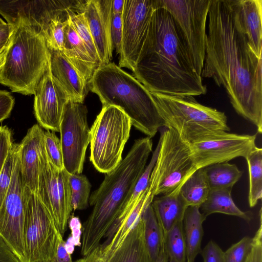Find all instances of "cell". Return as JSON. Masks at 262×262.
<instances>
[{"label": "cell", "mask_w": 262, "mask_h": 262, "mask_svg": "<svg viewBox=\"0 0 262 262\" xmlns=\"http://www.w3.org/2000/svg\"><path fill=\"white\" fill-rule=\"evenodd\" d=\"M262 58L235 26L228 0H211L201 77L226 90L236 112L262 133Z\"/></svg>", "instance_id": "cell-1"}, {"label": "cell", "mask_w": 262, "mask_h": 262, "mask_svg": "<svg viewBox=\"0 0 262 262\" xmlns=\"http://www.w3.org/2000/svg\"><path fill=\"white\" fill-rule=\"evenodd\" d=\"M133 73L151 93L194 96L207 92L172 17L160 6L153 13Z\"/></svg>", "instance_id": "cell-2"}, {"label": "cell", "mask_w": 262, "mask_h": 262, "mask_svg": "<svg viewBox=\"0 0 262 262\" xmlns=\"http://www.w3.org/2000/svg\"><path fill=\"white\" fill-rule=\"evenodd\" d=\"M146 137L136 140L124 159L105 173L100 186L89 198L92 211L82 230L81 253L84 256L98 247L130 196L152 151Z\"/></svg>", "instance_id": "cell-3"}, {"label": "cell", "mask_w": 262, "mask_h": 262, "mask_svg": "<svg viewBox=\"0 0 262 262\" xmlns=\"http://www.w3.org/2000/svg\"><path fill=\"white\" fill-rule=\"evenodd\" d=\"M89 89L102 106L122 110L132 125L151 138L165 123L149 92L136 78L114 62L98 67L89 82Z\"/></svg>", "instance_id": "cell-4"}, {"label": "cell", "mask_w": 262, "mask_h": 262, "mask_svg": "<svg viewBox=\"0 0 262 262\" xmlns=\"http://www.w3.org/2000/svg\"><path fill=\"white\" fill-rule=\"evenodd\" d=\"M10 23L14 28L4 52L0 83L13 92L33 95L49 59L46 41L26 18L17 15Z\"/></svg>", "instance_id": "cell-5"}, {"label": "cell", "mask_w": 262, "mask_h": 262, "mask_svg": "<svg viewBox=\"0 0 262 262\" xmlns=\"http://www.w3.org/2000/svg\"><path fill=\"white\" fill-rule=\"evenodd\" d=\"M151 94L165 127L174 129L189 144L214 132L230 130L224 112L200 104L193 96Z\"/></svg>", "instance_id": "cell-6"}, {"label": "cell", "mask_w": 262, "mask_h": 262, "mask_svg": "<svg viewBox=\"0 0 262 262\" xmlns=\"http://www.w3.org/2000/svg\"><path fill=\"white\" fill-rule=\"evenodd\" d=\"M132 126L130 118L120 108L102 106L90 133V159L98 171L106 173L122 161Z\"/></svg>", "instance_id": "cell-7"}, {"label": "cell", "mask_w": 262, "mask_h": 262, "mask_svg": "<svg viewBox=\"0 0 262 262\" xmlns=\"http://www.w3.org/2000/svg\"><path fill=\"white\" fill-rule=\"evenodd\" d=\"M159 139L160 149L149 182L155 196L180 190L198 169L189 143L174 129L166 127Z\"/></svg>", "instance_id": "cell-8"}, {"label": "cell", "mask_w": 262, "mask_h": 262, "mask_svg": "<svg viewBox=\"0 0 262 262\" xmlns=\"http://www.w3.org/2000/svg\"><path fill=\"white\" fill-rule=\"evenodd\" d=\"M24 192L25 262H53L63 236L37 194L25 184Z\"/></svg>", "instance_id": "cell-9"}, {"label": "cell", "mask_w": 262, "mask_h": 262, "mask_svg": "<svg viewBox=\"0 0 262 262\" xmlns=\"http://www.w3.org/2000/svg\"><path fill=\"white\" fill-rule=\"evenodd\" d=\"M210 3L211 0H160V6L172 17L194 68L200 75L205 60Z\"/></svg>", "instance_id": "cell-10"}, {"label": "cell", "mask_w": 262, "mask_h": 262, "mask_svg": "<svg viewBox=\"0 0 262 262\" xmlns=\"http://www.w3.org/2000/svg\"><path fill=\"white\" fill-rule=\"evenodd\" d=\"M69 173L57 169L50 161L44 141L40 155V166L36 194L53 219L63 236L73 208Z\"/></svg>", "instance_id": "cell-11"}, {"label": "cell", "mask_w": 262, "mask_h": 262, "mask_svg": "<svg viewBox=\"0 0 262 262\" xmlns=\"http://www.w3.org/2000/svg\"><path fill=\"white\" fill-rule=\"evenodd\" d=\"M159 0H125L122 13V37L119 65L133 72L148 36Z\"/></svg>", "instance_id": "cell-12"}, {"label": "cell", "mask_w": 262, "mask_h": 262, "mask_svg": "<svg viewBox=\"0 0 262 262\" xmlns=\"http://www.w3.org/2000/svg\"><path fill=\"white\" fill-rule=\"evenodd\" d=\"M88 109L83 103L69 100L59 128L64 169L69 174H80L90 143Z\"/></svg>", "instance_id": "cell-13"}, {"label": "cell", "mask_w": 262, "mask_h": 262, "mask_svg": "<svg viewBox=\"0 0 262 262\" xmlns=\"http://www.w3.org/2000/svg\"><path fill=\"white\" fill-rule=\"evenodd\" d=\"M24 189L17 156L9 188L0 207V236L20 262L26 260L23 240L26 209Z\"/></svg>", "instance_id": "cell-14"}, {"label": "cell", "mask_w": 262, "mask_h": 262, "mask_svg": "<svg viewBox=\"0 0 262 262\" xmlns=\"http://www.w3.org/2000/svg\"><path fill=\"white\" fill-rule=\"evenodd\" d=\"M256 134L239 135L219 131L189 144L194 162L199 169L237 157L246 158L256 147Z\"/></svg>", "instance_id": "cell-15"}, {"label": "cell", "mask_w": 262, "mask_h": 262, "mask_svg": "<svg viewBox=\"0 0 262 262\" xmlns=\"http://www.w3.org/2000/svg\"><path fill=\"white\" fill-rule=\"evenodd\" d=\"M34 95V114L39 125L46 130L59 132L63 111L71 98L53 75L50 57L47 69L36 87Z\"/></svg>", "instance_id": "cell-16"}, {"label": "cell", "mask_w": 262, "mask_h": 262, "mask_svg": "<svg viewBox=\"0 0 262 262\" xmlns=\"http://www.w3.org/2000/svg\"><path fill=\"white\" fill-rule=\"evenodd\" d=\"M83 13L97 50L99 66L107 64L111 62L114 50L111 35L112 0L86 1Z\"/></svg>", "instance_id": "cell-17"}, {"label": "cell", "mask_w": 262, "mask_h": 262, "mask_svg": "<svg viewBox=\"0 0 262 262\" xmlns=\"http://www.w3.org/2000/svg\"><path fill=\"white\" fill-rule=\"evenodd\" d=\"M228 1L235 26L256 56L262 58V0Z\"/></svg>", "instance_id": "cell-18"}, {"label": "cell", "mask_w": 262, "mask_h": 262, "mask_svg": "<svg viewBox=\"0 0 262 262\" xmlns=\"http://www.w3.org/2000/svg\"><path fill=\"white\" fill-rule=\"evenodd\" d=\"M44 130L35 124L18 145V157L25 186L36 193L40 166V155L43 145Z\"/></svg>", "instance_id": "cell-19"}, {"label": "cell", "mask_w": 262, "mask_h": 262, "mask_svg": "<svg viewBox=\"0 0 262 262\" xmlns=\"http://www.w3.org/2000/svg\"><path fill=\"white\" fill-rule=\"evenodd\" d=\"M49 50L51 72L70 96L71 100L83 103L89 90V82L60 51Z\"/></svg>", "instance_id": "cell-20"}, {"label": "cell", "mask_w": 262, "mask_h": 262, "mask_svg": "<svg viewBox=\"0 0 262 262\" xmlns=\"http://www.w3.org/2000/svg\"><path fill=\"white\" fill-rule=\"evenodd\" d=\"M64 31V41L61 52L83 79L89 82L97 67L90 57L69 17L66 21Z\"/></svg>", "instance_id": "cell-21"}, {"label": "cell", "mask_w": 262, "mask_h": 262, "mask_svg": "<svg viewBox=\"0 0 262 262\" xmlns=\"http://www.w3.org/2000/svg\"><path fill=\"white\" fill-rule=\"evenodd\" d=\"M179 191L154 198L151 203L163 236L177 224L183 222L188 207Z\"/></svg>", "instance_id": "cell-22"}, {"label": "cell", "mask_w": 262, "mask_h": 262, "mask_svg": "<svg viewBox=\"0 0 262 262\" xmlns=\"http://www.w3.org/2000/svg\"><path fill=\"white\" fill-rule=\"evenodd\" d=\"M107 262H152L145 243L142 216L121 245L108 256Z\"/></svg>", "instance_id": "cell-23"}, {"label": "cell", "mask_w": 262, "mask_h": 262, "mask_svg": "<svg viewBox=\"0 0 262 262\" xmlns=\"http://www.w3.org/2000/svg\"><path fill=\"white\" fill-rule=\"evenodd\" d=\"M206 219L198 207L189 206L186 209L183 229L186 247V262H194L196 256L201 252L204 234L203 223Z\"/></svg>", "instance_id": "cell-24"}, {"label": "cell", "mask_w": 262, "mask_h": 262, "mask_svg": "<svg viewBox=\"0 0 262 262\" xmlns=\"http://www.w3.org/2000/svg\"><path fill=\"white\" fill-rule=\"evenodd\" d=\"M232 189H210L206 200L200 207L201 212L205 217L212 213H220L237 216L247 222H250L251 213L243 211L235 205L231 196Z\"/></svg>", "instance_id": "cell-25"}, {"label": "cell", "mask_w": 262, "mask_h": 262, "mask_svg": "<svg viewBox=\"0 0 262 262\" xmlns=\"http://www.w3.org/2000/svg\"><path fill=\"white\" fill-rule=\"evenodd\" d=\"M210 189H232L242 176L235 164L228 162L211 164L203 168Z\"/></svg>", "instance_id": "cell-26"}, {"label": "cell", "mask_w": 262, "mask_h": 262, "mask_svg": "<svg viewBox=\"0 0 262 262\" xmlns=\"http://www.w3.org/2000/svg\"><path fill=\"white\" fill-rule=\"evenodd\" d=\"M210 190L203 168L195 170L180 189V193L188 206L200 207L206 200Z\"/></svg>", "instance_id": "cell-27"}, {"label": "cell", "mask_w": 262, "mask_h": 262, "mask_svg": "<svg viewBox=\"0 0 262 262\" xmlns=\"http://www.w3.org/2000/svg\"><path fill=\"white\" fill-rule=\"evenodd\" d=\"M245 159L249 171L248 202L253 207L262 198V149L256 146Z\"/></svg>", "instance_id": "cell-28"}, {"label": "cell", "mask_w": 262, "mask_h": 262, "mask_svg": "<svg viewBox=\"0 0 262 262\" xmlns=\"http://www.w3.org/2000/svg\"><path fill=\"white\" fill-rule=\"evenodd\" d=\"M142 217L144 224L145 243L154 262L157 258L163 240V235L151 204L144 211Z\"/></svg>", "instance_id": "cell-29"}, {"label": "cell", "mask_w": 262, "mask_h": 262, "mask_svg": "<svg viewBox=\"0 0 262 262\" xmlns=\"http://www.w3.org/2000/svg\"><path fill=\"white\" fill-rule=\"evenodd\" d=\"M165 249L169 259L186 262L187 253L183 234V222L172 227L163 236Z\"/></svg>", "instance_id": "cell-30"}, {"label": "cell", "mask_w": 262, "mask_h": 262, "mask_svg": "<svg viewBox=\"0 0 262 262\" xmlns=\"http://www.w3.org/2000/svg\"><path fill=\"white\" fill-rule=\"evenodd\" d=\"M69 17L74 29L84 43L90 57L98 68L99 66L98 53L84 13H73Z\"/></svg>", "instance_id": "cell-31"}, {"label": "cell", "mask_w": 262, "mask_h": 262, "mask_svg": "<svg viewBox=\"0 0 262 262\" xmlns=\"http://www.w3.org/2000/svg\"><path fill=\"white\" fill-rule=\"evenodd\" d=\"M160 146V140L159 139L149 164L146 166L143 173L137 181L130 196L122 210V211L126 212L132 210L141 195L148 187L151 173L157 159Z\"/></svg>", "instance_id": "cell-32"}, {"label": "cell", "mask_w": 262, "mask_h": 262, "mask_svg": "<svg viewBox=\"0 0 262 262\" xmlns=\"http://www.w3.org/2000/svg\"><path fill=\"white\" fill-rule=\"evenodd\" d=\"M66 21L59 19L53 20L43 31L42 34L45 37L48 49L62 51Z\"/></svg>", "instance_id": "cell-33"}, {"label": "cell", "mask_w": 262, "mask_h": 262, "mask_svg": "<svg viewBox=\"0 0 262 262\" xmlns=\"http://www.w3.org/2000/svg\"><path fill=\"white\" fill-rule=\"evenodd\" d=\"M18 144L13 143L0 173V207L9 188L18 156Z\"/></svg>", "instance_id": "cell-34"}, {"label": "cell", "mask_w": 262, "mask_h": 262, "mask_svg": "<svg viewBox=\"0 0 262 262\" xmlns=\"http://www.w3.org/2000/svg\"><path fill=\"white\" fill-rule=\"evenodd\" d=\"M43 141L48 157L50 162L58 169H64L62 147L60 139L54 132L44 131Z\"/></svg>", "instance_id": "cell-35"}, {"label": "cell", "mask_w": 262, "mask_h": 262, "mask_svg": "<svg viewBox=\"0 0 262 262\" xmlns=\"http://www.w3.org/2000/svg\"><path fill=\"white\" fill-rule=\"evenodd\" d=\"M252 238L245 236L224 253V262H245L252 245Z\"/></svg>", "instance_id": "cell-36"}, {"label": "cell", "mask_w": 262, "mask_h": 262, "mask_svg": "<svg viewBox=\"0 0 262 262\" xmlns=\"http://www.w3.org/2000/svg\"><path fill=\"white\" fill-rule=\"evenodd\" d=\"M259 227L252 237V245L245 262H262L261 209L259 211Z\"/></svg>", "instance_id": "cell-37"}, {"label": "cell", "mask_w": 262, "mask_h": 262, "mask_svg": "<svg viewBox=\"0 0 262 262\" xmlns=\"http://www.w3.org/2000/svg\"><path fill=\"white\" fill-rule=\"evenodd\" d=\"M111 35L113 49H115L117 54L120 51L122 37V14H112Z\"/></svg>", "instance_id": "cell-38"}, {"label": "cell", "mask_w": 262, "mask_h": 262, "mask_svg": "<svg viewBox=\"0 0 262 262\" xmlns=\"http://www.w3.org/2000/svg\"><path fill=\"white\" fill-rule=\"evenodd\" d=\"M13 144L11 129L6 125L0 126V173Z\"/></svg>", "instance_id": "cell-39"}, {"label": "cell", "mask_w": 262, "mask_h": 262, "mask_svg": "<svg viewBox=\"0 0 262 262\" xmlns=\"http://www.w3.org/2000/svg\"><path fill=\"white\" fill-rule=\"evenodd\" d=\"M224 252L213 241H210L202 250L204 262H224Z\"/></svg>", "instance_id": "cell-40"}, {"label": "cell", "mask_w": 262, "mask_h": 262, "mask_svg": "<svg viewBox=\"0 0 262 262\" xmlns=\"http://www.w3.org/2000/svg\"><path fill=\"white\" fill-rule=\"evenodd\" d=\"M69 182L72 192L90 196L91 184L87 177L80 174H70Z\"/></svg>", "instance_id": "cell-41"}, {"label": "cell", "mask_w": 262, "mask_h": 262, "mask_svg": "<svg viewBox=\"0 0 262 262\" xmlns=\"http://www.w3.org/2000/svg\"><path fill=\"white\" fill-rule=\"evenodd\" d=\"M14 105V98L8 91H0V123L8 118Z\"/></svg>", "instance_id": "cell-42"}, {"label": "cell", "mask_w": 262, "mask_h": 262, "mask_svg": "<svg viewBox=\"0 0 262 262\" xmlns=\"http://www.w3.org/2000/svg\"><path fill=\"white\" fill-rule=\"evenodd\" d=\"M68 225L71 230V234L70 237L72 238L75 246H80L81 245L80 238L82 235V225L79 219L74 216L70 217Z\"/></svg>", "instance_id": "cell-43"}, {"label": "cell", "mask_w": 262, "mask_h": 262, "mask_svg": "<svg viewBox=\"0 0 262 262\" xmlns=\"http://www.w3.org/2000/svg\"><path fill=\"white\" fill-rule=\"evenodd\" d=\"M14 25L8 23L0 25V54H3L13 34Z\"/></svg>", "instance_id": "cell-44"}, {"label": "cell", "mask_w": 262, "mask_h": 262, "mask_svg": "<svg viewBox=\"0 0 262 262\" xmlns=\"http://www.w3.org/2000/svg\"><path fill=\"white\" fill-rule=\"evenodd\" d=\"M90 196L72 192L71 203L73 210H84L89 205Z\"/></svg>", "instance_id": "cell-45"}, {"label": "cell", "mask_w": 262, "mask_h": 262, "mask_svg": "<svg viewBox=\"0 0 262 262\" xmlns=\"http://www.w3.org/2000/svg\"><path fill=\"white\" fill-rule=\"evenodd\" d=\"M82 259V262H107L108 256L100 245Z\"/></svg>", "instance_id": "cell-46"}, {"label": "cell", "mask_w": 262, "mask_h": 262, "mask_svg": "<svg viewBox=\"0 0 262 262\" xmlns=\"http://www.w3.org/2000/svg\"><path fill=\"white\" fill-rule=\"evenodd\" d=\"M0 262H20L16 256L1 236Z\"/></svg>", "instance_id": "cell-47"}, {"label": "cell", "mask_w": 262, "mask_h": 262, "mask_svg": "<svg viewBox=\"0 0 262 262\" xmlns=\"http://www.w3.org/2000/svg\"><path fill=\"white\" fill-rule=\"evenodd\" d=\"M71 255L66 249L65 241L62 240L58 246L56 257L53 262H73Z\"/></svg>", "instance_id": "cell-48"}, {"label": "cell", "mask_w": 262, "mask_h": 262, "mask_svg": "<svg viewBox=\"0 0 262 262\" xmlns=\"http://www.w3.org/2000/svg\"><path fill=\"white\" fill-rule=\"evenodd\" d=\"M125 0H112V10L113 13L122 14Z\"/></svg>", "instance_id": "cell-49"}, {"label": "cell", "mask_w": 262, "mask_h": 262, "mask_svg": "<svg viewBox=\"0 0 262 262\" xmlns=\"http://www.w3.org/2000/svg\"><path fill=\"white\" fill-rule=\"evenodd\" d=\"M169 259L166 254L163 240H162L161 247L157 259L154 262H168Z\"/></svg>", "instance_id": "cell-50"}, {"label": "cell", "mask_w": 262, "mask_h": 262, "mask_svg": "<svg viewBox=\"0 0 262 262\" xmlns=\"http://www.w3.org/2000/svg\"><path fill=\"white\" fill-rule=\"evenodd\" d=\"M4 53L0 54V71L4 63Z\"/></svg>", "instance_id": "cell-51"}, {"label": "cell", "mask_w": 262, "mask_h": 262, "mask_svg": "<svg viewBox=\"0 0 262 262\" xmlns=\"http://www.w3.org/2000/svg\"><path fill=\"white\" fill-rule=\"evenodd\" d=\"M6 22L0 17V25L5 24Z\"/></svg>", "instance_id": "cell-52"}, {"label": "cell", "mask_w": 262, "mask_h": 262, "mask_svg": "<svg viewBox=\"0 0 262 262\" xmlns=\"http://www.w3.org/2000/svg\"><path fill=\"white\" fill-rule=\"evenodd\" d=\"M82 259L81 258V259H78V260H76L75 261H73V262H82Z\"/></svg>", "instance_id": "cell-53"}, {"label": "cell", "mask_w": 262, "mask_h": 262, "mask_svg": "<svg viewBox=\"0 0 262 262\" xmlns=\"http://www.w3.org/2000/svg\"><path fill=\"white\" fill-rule=\"evenodd\" d=\"M168 262H175V261H173V260H172L169 259Z\"/></svg>", "instance_id": "cell-54"}]
</instances>
